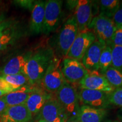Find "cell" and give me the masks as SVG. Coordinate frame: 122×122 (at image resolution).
Segmentation results:
<instances>
[{
  "label": "cell",
  "mask_w": 122,
  "mask_h": 122,
  "mask_svg": "<svg viewBox=\"0 0 122 122\" xmlns=\"http://www.w3.org/2000/svg\"><path fill=\"white\" fill-rule=\"evenodd\" d=\"M54 57V52L51 48L40 49L32 53L24 71L30 85L33 86L41 83L46 71Z\"/></svg>",
  "instance_id": "6da1fadb"
},
{
  "label": "cell",
  "mask_w": 122,
  "mask_h": 122,
  "mask_svg": "<svg viewBox=\"0 0 122 122\" xmlns=\"http://www.w3.org/2000/svg\"><path fill=\"white\" fill-rule=\"evenodd\" d=\"M88 28L92 29L96 40L103 45H110L112 36L117 28L112 19L101 14L94 16Z\"/></svg>",
  "instance_id": "7a4b0ae2"
},
{
  "label": "cell",
  "mask_w": 122,
  "mask_h": 122,
  "mask_svg": "<svg viewBox=\"0 0 122 122\" xmlns=\"http://www.w3.org/2000/svg\"><path fill=\"white\" fill-rule=\"evenodd\" d=\"M61 61L55 56L42 78V87L49 93H56L66 83L61 68Z\"/></svg>",
  "instance_id": "3957f363"
},
{
  "label": "cell",
  "mask_w": 122,
  "mask_h": 122,
  "mask_svg": "<svg viewBox=\"0 0 122 122\" xmlns=\"http://www.w3.org/2000/svg\"><path fill=\"white\" fill-rule=\"evenodd\" d=\"M79 33L78 26L75 18L73 15L68 18L62 25L58 36V49L59 53L64 57H67V55Z\"/></svg>",
  "instance_id": "277c9868"
},
{
  "label": "cell",
  "mask_w": 122,
  "mask_h": 122,
  "mask_svg": "<svg viewBox=\"0 0 122 122\" xmlns=\"http://www.w3.org/2000/svg\"><path fill=\"white\" fill-rule=\"evenodd\" d=\"M56 93V98L69 117H75L79 108L78 93L75 88L71 84L66 82Z\"/></svg>",
  "instance_id": "5b68a950"
},
{
  "label": "cell",
  "mask_w": 122,
  "mask_h": 122,
  "mask_svg": "<svg viewBox=\"0 0 122 122\" xmlns=\"http://www.w3.org/2000/svg\"><path fill=\"white\" fill-rule=\"evenodd\" d=\"M63 1L48 0L45 1V15L42 33L46 35L53 32L59 26Z\"/></svg>",
  "instance_id": "8992f818"
},
{
  "label": "cell",
  "mask_w": 122,
  "mask_h": 122,
  "mask_svg": "<svg viewBox=\"0 0 122 122\" xmlns=\"http://www.w3.org/2000/svg\"><path fill=\"white\" fill-rule=\"evenodd\" d=\"M61 68L66 81L70 84L79 83L88 72L80 60L68 57L61 62Z\"/></svg>",
  "instance_id": "52a82bcc"
},
{
  "label": "cell",
  "mask_w": 122,
  "mask_h": 122,
  "mask_svg": "<svg viewBox=\"0 0 122 122\" xmlns=\"http://www.w3.org/2000/svg\"><path fill=\"white\" fill-rule=\"evenodd\" d=\"M39 118L48 122H67L69 116L57 99L51 97L39 112Z\"/></svg>",
  "instance_id": "ba28073f"
},
{
  "label": "cell",
  "mask_w": 122,
  "mask_h": 122,
  "mask_svg": "<svg viewBox=\"0 0 122 122\" xmlns=\"http://www.w3.org/2000/svg\"><path fill=\"white\" fill-rule=\"evenodd\" d=\"M96 40L94 33L91 30L79 32L68 51L67 57L80 60L88 48Z\"/></svg>",
  "instance_id": "9c48e42d"
},
{
  "label": "cell",
  "mask_w": 122,
  "mask_h": 122,
  "mask_svg": "<svg viewBox=\"0 0 122 122\" xmlns=\"http://www.w3.org/2000/svg\"><path fill=\"white\" fill-rule=\"evenodd\" d=\"M80 89L95 90L111 93L114 88L110 84L106 77L99 71H88V74L79 82Z\"/></svg>",
  "instance_id": "30bf717a"
},
{
  "label": "cell",
  "mask_w": 122,
  "mask_h": 122,
  "mask_svg": "<svg viewBox=\"0 0 122 122\" xmlns=\"http://www.w3.org/2000/svg\"><path fill=\"white\" fill-rule=\"evenodd\" d=\"M109 93L106 92L80 89L78 93L79 100L84 105L99 109H104L109 105Z\"/></svg>",
  "instance_id": "8fae6325"
},
{
  "label": "cell",
  "mask_w": 122,
  "mask_h": 122,
  "mask_svg": "<svg viewBox=\"0 0 122 122\" xmlns=\"http://www.w3.org/2000/svg\"><path fill=\"white\" fill-rule=\"evenodd\" d=\"M74 16L79 32L86 30L93 19V1L78 0Z\"/></svg>",
  "instance_id": "7c38bea8"
},
{
  "label": "cell",
  "mask_w": 122,
  "mask_h": 122,
  "mask_svg": "<svg viewBox=\"0 0 122 122\" xmlns=\"http://www.w3.org/2000/svg\"><path fill=\"white\" fill-rule=\"evenodd\" d=\"M32 117L25 105L10 106L0 115V122H30Z\"/></svg>",
  "instance_id": "4fadbf2b"
},
{
  "label": "cell",
  "mask_w": 122,
  "mask_h": 122,
  "mask_svg": "<svg viewBox=\"0 0 122 122\" xmlns=\"http://www.w3.org/2000/svg\"><path fill=\"white\" fill-rule=\"evenodd\" d=\"M106 46L96 40L82 58V63L88 71H99V61L102 51Z\"/></svg>",
  "instance_id": "5bb4252c"
},
{
  "label": "cell",
  "mask_w": 122,
  "mask_h": 122,
  "mask_svg": "<svg viewBox=\"0 0 122 122\" xmlns=\"http://www.w3.org/2000/svg\"><path fill=\"white\" fill-rule=\"evenodd\" d=\"M106 115L105 109L83 105L79 108L74 118L78 122H102Z\"/></svg>",
  "instance_id": "9a60e30c"
},
{
  "label": "cell",
  "mask_w": 122,
  "mask_h": 122,
  "mask_svg": "<svg viewBox=\"0 0 122 122\" xmlns=\"http://www.w3.org/2000/svg\"><path fill=\"white\" fill-rule=\"evenodd\" d=\"M31 54L32 53H28L12 58L0 70V73L2 75L1 76L24 74L25 66Z\"/></svg>",
  "instance_id": "2e32d148"
},
{
  "label": "cell",
  "mask_w": 122,
  "mask_h": 122,
  "mask_svg": "<svg viewBox=\"0 0 122 122\" xmlns=\"http://www.w3.org/2000/svg\"><path fill=\"white\" fill-rule=\"evenodd\" d=\"M45 1H36L31 10L30 30L33 34L42 33L45 15Z\"/></svg>",
  "instance_id": "e0dca14e"
},
{
  "label": "cell",
  "mask_w": 122,
  "mask_h": 122,
  "mask_svg": "<svg viewBox=\"0 0 122 122\" xmlns=\"http://www.w3.org/2000/svg\"><path fill=\"white\" fill-rule=\"evenodd\" d=\"M35 89L32 85H28L7 93L3 96V98L7 107L24 105L29 96Z\"/></svg>",
  "instance_id": "ac0fdd59"
},
{
  "label": "cell",
  "mask_w": 122,
  "mask_h": 122,
  "mask_svg": "<svg viewBox=\"0 0 122 122\" xmlns=\"http://www.w3.org/2000/svg\"><path fill=\"white\" fill-rule=\"evenodd\" d=\"M50 98L49 94L36 89L30 94L24 105L33 116L40 112L46 102Z\"/></svg>",
  "instance_id": "d6986e66"
},
{
  "label": "cell",
  "mask_w": 122,
  "mask_h": 122,
  "mask_svg": "<svg viewBox=\"0 0 122 122\" xmlns=\"http://www.w3.org/2000/svg\"><path fill=\"white\" fill-rule=\"evenodd\" d=\"M20 34L17 25L13 24L0 35V53L14 43Z\"/></svg>",
  "instance_id": "ffe728a7"
},
{
  "label": "cell",
  "mask_w": 122,
  "mask_h": 122,
  "mask_svg": "<svg viewBox=\"0 0 122 122\" xmlns=\"http://www.w3.org/2000/svg\"><path fill=\"white\" fill-rule=\"evenodd\" d=\"M98 2L100 14L112 19L119 8L120 1L118 0H101Z\"/></svg>",
  "instance_id": "44dd1931"
},
{
  "label": "cell",
  "mask_w": 122,
  "mask_h": 122,
  "mask_svg": "<svg viewBox=\"0 0 122 122\" xmlns=\"http://www.w3.org/2000/svg\"><path fill=\"white\" fill-rule=\"evenodd\" d=\"M114 89L122 87V72L110 67L103 74Z\"/></svg>",
  "instance_id": "7402d4cb"
},
{
  "label": "cell",
  "mask_w": 122,
  "mask_h": 122,
  "mask_svg": "<svg viewBox=\"0 0 122 122\" xmlns=\"http://www.w3.org/2000/svg\"><path fill=\"white\" fill-rule=\"evenodd\" d=\"M112 65V50L110 45H106L102 51L99 61V71L103 74Z\"/></svg>",
  "instance_id": "603a6c76"
},
{
  "label": "cell",
  "mask_w": 122,
  "mask_h": 122,
  "mask_svg": "<svg viewBox=\"0 0 122 122\" xmlns=\"http://www.w3.org/2000/svg\"><path fill=\"white\" fill-rule=\"evenodd\" d=\"M2 76L11 85L15 91L25 85H30L28 77L24 74L10 75Z\"/></svg>",
  "instance_id": "cb8c5ba5"
},
{
  "label": "cell",
  "mask_w": 122,
  "mask_h": 122,
  "mask_svg": "<svg viewBox=\"0 0 122 122\" xmlns=\"http://www.w3.org/2000/svg\"><path fill=\"white\" fill-rule=\"evenodd\" d=\"M112 50L111 67L122 72V46L110 45Z\"/></svg>",
  "instance_id": "d4e9b609"
},
{
  "label": "cell",
  "mask_w": 122,
  "mask_h": 122,
  "mask_svg": "<svg viewBox=\"0 0 122 122\" xmlns=\"http://www.w3.org/2000/svg\"><path fill=\"white\" fill-rule=\"evenodd\" d=\"M109 103V105L122 107V87L115 89L112 92L110 93Z\"/></svg>",
  "instance_id": "484cf974"
},
{
  "label": "cell",
  "mask_w": 122,
  "mask_h": 122,
  "mask_svg": "<svg viewBox=\"0 0 122 122\" xmlns=\"http://www.w3.org/2000/svg\"><path fill=\"white\" fill-rule=\"evenodd\" d=\"M111 44L122 46V27H117L111 39Z\"/></svg>",
  "instance_id": "4316f807"
},
{
  "label": "cell",
  "mask_w": 122,
  "mask_h": 122,
  "mask_svg": "<svg viewBox=\"0 0 122 122\" xmlns=\"http://www.w3.org/2000/svg\"><path fill=\"white\" fill-rule=\"evenodd\" d=\"M112 20L116 27H122V2H120L119 8L114 15Z\"/></svg>",
  "instance_id": "83f0119b"
},
{
  "label": "cell",
  "mask_w": 122,
  "mask_h": 122,
  "mask_svg": "<svg viewBox=\"0 0 122 122\" xmlns=\"http://www.w3.org/2000/svg\"><path fill=\"white\" fill-rule=\"evenodd\" d=\"M0 90L6 93L7 94L15 91L11 85L4 79L2 76H0Z\"/></svg>",
  "instance_id": "f1b7e54d"
},
{
  "label": "cell",
  "mask_w": 122,
  "mask_h": 122,
  "mask_svg": "<svg viewBox=\"0 0 122 122\" xmlns=\"http://www.w3.org/2000/svg\"><path fill=\"white\" fill-rule=\"evenodd\" d=\"M16 2H17L18 4H19L22 7L30 9V10H32L35 3V1H28V0H26V1H17Z\"/></svg>",
  "instance_id": "f546056e"
},
{
  "label": "cell",
  "mask_w": 122,
  "mask_h": 122,
  "mask_svg": "<svg viewBox=\"0 0 122 122\" xmlns=\"http://www.w3.org/2000/svg\"><path fill=\"white\" fill-rule=\"evenodd\" d=\"M14 24V22L10 20H4L0 23V35L2 34L7 28Z\"/></svg>",
  "instance_id": "4dcf8cb0"
},
{
  "label": "cell",
  "mask_w": 122,
  "mask_h": 122,
  "mask_svg": "<svg viewBox=\"0 0 122 122\" xmlns=\"http://www.w3.org/2000/svg\"><path fill=\"white\" fill-rule=\"evenodd\" d=\"M7 107V105L4 99L3 98V97H1L0 98V115L4 112V111L6 109Z\"/></svg>",
  "instance_id": "1f68e13d"
},
{
  "label": "cell",
  "mask_w": 122,
  "mask_h": 122,
  "mask_svg": "<svg viewBox=\"0 0 122 122\" xmlns=\"http://www.w3.org/2000/svg\"><path fill=\"white\" fill-rule=\"evenodd\" d=\"M78 1H67V7L69 9H75V7L77 5Z\"/></svg>",
  "instance_id": "d6a6232c"
},
{
  "label": "cell",
  "mask_w": 122,
  "mask_h": 122,
  "mask_svg": "<svg viewBox=\"0 0 122 122\" xmlns=\"http://www.w3.org/2000/svg\"><path fill=\"white\" fill-rule=\"evenodd\" d=\"M118 116L119 119L120 121L122 122V107L120 109V110L119 111Z\"/></svg>",
  "instance_id": "836d02e7"
},
{
  "label": "cell",
  "mask_w": 122,
  "mask_h": 122,
  "mask_svg": "<svg viewBox=\"0 0 122 122\" xmlns=\"http://www.w3.org/2000/svg\"><path fill=\"white\" fill-rule=\"evenodd\" d=\"M6 94H7L6 93L4 92H3V91L0 90V98L3 97V96H4L5 95H6Z\"/></svg>",
  "instance_id": "e575fe53"
},
{
  "label": "cell",
  "mask_w": 122,
  "mask_h": 122,
  "mask_svg": "<svg viewBox=\"0 0 122 122\" xmlns=\"http://www.w3.org/2000/svg\"><path fill=\"white\" fill-rule=\"evenodd\" d=\"M37 122H48V121H46V120L42 119H39V120H38Z\"/></svg>",
  "instance_id": "d590c367"
},
{
  "label": "cell",
  "mask_w": 122,
  "mask_h": 122,
  "mask_svg": "<svg viewBox=\"0 0 122 122\" xmlns=\"http://www.w3.org/2000/svg\"><path fill=\"white\" fill-rule=\"evenodd\" d=\"M4 20H5V18L4 16H0V23L1 22H2Z\"/></svg>",
  "instance_id": "8d00e7d4"
},
{
  "label": "cell",
  "mask_w": 122,
  "mask_h": 122,
  "mask_svg": "<svg viewBox=\"0 0 122 122\" xmlns=\"http://www.w3.org/2000/svg\"><path fill=\"white\" fill-rule=\"evenodd\" d=\"M111 122V121H108V122Z\"/></svg>",
  "instance_id": "74e56055"
}]
</instances>
